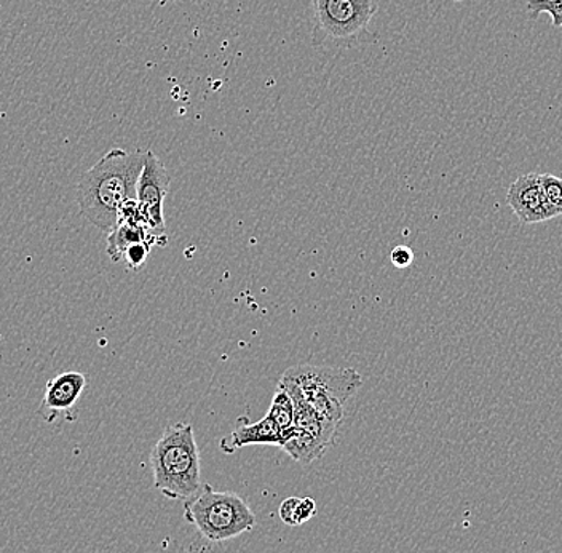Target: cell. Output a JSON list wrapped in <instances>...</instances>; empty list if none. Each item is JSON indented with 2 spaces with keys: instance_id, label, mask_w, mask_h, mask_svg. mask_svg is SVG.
I'll list each match as a JSON object with an SVG mask.
<instances>
[{
  "instance_id": "cell-6",
  "label": "cell",
  "mask_w": 562,
  "mask_h": 553,
  "mask_svg": "<svg viewBox=\"0 0 562 553\" xmlns=\"http://www.w3.org/2000/svg\"><path fill=\"white\" fill-rule=\"evenodd\" d=\"M171 176L167 167L147 150L143 172L136 186V202L150 228L165 232L164 202L170 190Z\"/></svg>"
},
{
  "instance_id": "cell-15",
  "label": "cell",
  "mask_w": 562,
  "mask_h": 553,
  "mask_svg": "<svg viewBox=\"0 0 562 553\" xmlns=\"http://www.w3.org/2000/svg\"><path fill=\"white\" fill-rule=\"evenodd\" d=\"M316 516V502L312 498L299 499L296 509V527L307 523Z\"/></svg>"
},
{
  "instance_id": "cell-17",
  "label": "cell",
  "mask_w": 562,
  "mask_h": 553,
  "mask_svg": "<svg viewBox=\"0 0 562 553\" xmlns=\"http://www.w3.org/2000/svg\"><path fill=\"white\" fill-rule=\"evenodd\" d=\"M390 258H392L393 266L398 267V269H406L414 261V253L409 246L400 245L393 248Z\"/></svg>"
},
{
  "instance_id": "cell-14",
  "label": "cell",
  "mask_w": 562,
  "mask_h": 553,
  "mask_svg": "<svg viewBox=\"0 0 562 553\" xmlns=\"http://www.w3.org/2000/svg\"><path fill=\"white\" fill-rule=\"evenodd\" d=\"M150 250H153L150 243H135V245L125 250L122 261H125L128 269L139 270L146 264L147 258H149Z\"/></svg>"
},
{
  "instance_id": "cell-2",
  "label": "cell",
  "mask_w": 562,
  "mask_h": 553,
  "mask_svg": "<svg viewBox=\"0 0 562 553\" xmlns=\"http://www.w3.org/2000/svg\"><path fill=\"white\" fill-rule=\"evenodd\" d=\"M154 486L173 499H191L202 489V467L195 432L191 424L176 422L168 425L150 453Z\"/></svg>"
},
{
  "instance_id": "cell-7",
  "label": "cell",
  "mask_w": 562,
  "mask_h": 553,
  "mask_svg": "<svg viewBox=\"0 0 562 553\" xmlns=\"http://www.w3.org/2000/svg\"><path fill=\"white\" fill-rule=\"evenodd\" d=\"M507 203L521 224H539L553 220L544 200L540 174L518 176L507 190Z\"/></svg>"
},
{
  "instance_id": "cell-10",
  "label": "cell",
  "mask_w": 562,
  "mask_h": 553,
  "mask_svg": "<svg viewBox=\"0 0 562 553\" xmlns=\"http://www.w3.org/2000/svg\"><path fill=\"white\" fill-rule=\"evenodd\" d=\"M150 243V245H165L167 232H158L147 223H132L122 221L109 232L108 255L114 263H121L123 253L135 243Z\"/></svg>"
},
{
  "instance_id": "cell-3",
  "label": "cell",
  "mask_w": 562,
  "mask_h": 553,
  "mask_svg": "<svg viewBox=\"0 0 562 553\" xmlns=\"http://www.w3.org/2000/svg\"><path fill=\"white\" fill-rule=\"evenodd\" d=\"M184 519L211 542H224L255 530L258 520L237 493L202 489L184 504Z\"/></svg>"
},
{
  "instance_id": "cell-12",
  "label": "cell",
  "mask_w": 562,
  "mask_h": 553,
  "mask_svg": "<svg viewBox=\"0 0 562 553\" xmlns=\"http://www.w3.org/2000/svg\"><path fill=\"white\" fill-rule=\"evenodd\" d=\"M542 189L547 206L550 208L553 218L562 217V178L561 176L543 174L540 175Z\"/></svg>"
},
{
  "instance_id": "cell-9",
  "label": "cell",
  "mask_w": 562,
  "mask_h": 553,
  "mask_svg": "<svg viewBox=\"0 0 562 553\" xmlns=\"http://www.w3.org/2000/svg\"><path fill=\"white\" fill-rule=\"evenodd\" d=\"M251 445H273L280 449L283 445V433L269 416H263L258 422L241 418L237 428L220 442L221 451L226 454L237 453L238 450Z\"/></svg>"
},
{
  "instance_id": "cell-11",
  "label": "cell",
  "mask_w": 562,
  "mask_h": 553,
  "mask_svg": "<svg viewBox=\"0 0 562 553\" xmlns=\"http://www.w3.org/2000/svg\"><path fill=\"white\" fill-rule=\"evenodd\" d=\"M281 433L290 431L294 425V403L291 400L290 394L281 386H277L276 396L270 403L269 413H267Z\"/></svg>"
},
{
  "instance_id": "cell-5",
  "label": "cell",
  "mask_w": 562,
  "mask_h": 553,
  "mask_svg": "<svg viewBox=\"0 0 562 553\" xmlns=\"http://www.w3.org/2000/svg\"><path fill=\"white\" fill-rule=\"evenodd\" d=\"M375 0H314L315 41L347 42L367 33Z\"/></svg>"
},
{
  "instance_id": "cell-8",
  "label": "cell",
  "mask_w": 562,
  "mask_h": 553,
  "mask_svg": "<svg viewBox=\"0 0 562 553\" xmlns=\"http://www.w3.org/2000/svg\"><path fill=\"white\" fill-rule=\"evenodd\" d=\"M87 387L86 375L79 372H66L48 380L45 387L38 413L47 422H55L63 414H68L82 397Z\"/></svg>"
},
{
  "instance_id": "cell-4",
  "label": "cell",
  "mask_w": 562,
  "mask_h": 553,
  "mask_svg": "<svg viewBox=\"0 0 562 553\" xmlns=\"http://www.w3.org/2000/svg\"><path fill=\"white\" fill-rule=\"evenodd\" d=\"M280 380L296 386L316 413L336 425L342 424L344 407L363 384L357 369L342 366H293Z\"/></svg>"
},
{
  "instance_id": "cell-13",
  "label": "cell",
  "mask_w": 562,
  "mask_h": 553,
  "mask_svg": "<svg viewBox=\"0 0 562 553\" xmlns=\"http://www.w3.org/2000/svg\"><path fill=\"white\" fill-rule=\"evenodd\" d=\"M527 9L533 20H537L540 13H548L553 26L562 27V0H527Z\"/></svg>"
},
{
  "instance_id": "cell-16",
  "label": "cell",
  "mask_w": 562,
  "mask_h": 553,
  "mask_svg": "<svg viewBox=\"0 0 562 553\" xmlns=\"http://www.w3.org/2000/svg\"><path fill=\"white\" fill-rule=\"evenodd\" d=\"M299 498H288L281 502L279 509V516L281 521L284 524H290V527H296V509H297Z\"/></svg>"
},
{
  "instance_id": "cell-1",
  "label": "cell",
  "mask_w": 562,
  "mask_h": 553,
  "mask_svg": "<svg viewBox=\"0 0 562 553\" xmlns=\"http://www.w3.org/2000/svg\"><path fill=\"white\" fill-rule=\"evenodd\" d=\"M147 151L115 147L104 154L77 185L80 213L94 228L112 232L126 200L136 199V186Z\"/></svg>"
}]
</instances>
